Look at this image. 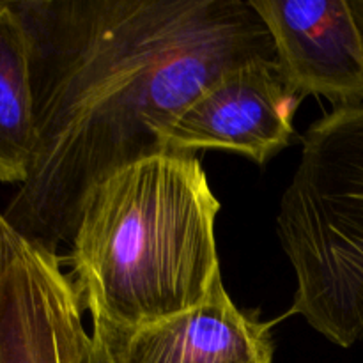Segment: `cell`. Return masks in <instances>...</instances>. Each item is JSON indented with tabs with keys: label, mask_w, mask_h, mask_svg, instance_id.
<instances>
[{
	"label": "cell",
	"mask_w": 363,
	"mask_h": 363,
	"mask_svg": "<svg viewBox=\"0 0 363 363\" xmlns=\"http://www.w3.org/2000/svg\"><path fill=\"white\" fill-rule=\"evenodd\" d=\"M34 142L28 35L14 4L0 2V183H25Z\"/></svg>",
	"instance_id": "8"
},
{
	"label": "cell",
	"mask_w": 363,
	"mask_h": 363,
	"mask_svg": "<svg viewBox=\"0 0 363 363\" xmlns=\"http://www.w3.org/2000/svg\"><path fill=\"white\" fill-rule=\"evenodd\" d=\"M82 296L59 255L0 215V363H91Z\"/></svg>",
	"instance_id": "4"
},
{
	"label": "cell",
	"mask_w": 363,
	"mask_h": 363,
	"mask_svg": "<svg viewBox=\"0 0 363 363\" xmlns=\"http://www.w3.org/2000/svg\"><path fill=\"white\" fill-rule=\"evenodd\" d=\"M218 211L197 152L137 160L92 188L69 243L92 319L137 330L204 305L223 284Z\"/></svg>",
	"instance_id": "2"
},
{
	"label": "cell",
	"mask_w": 363,
	"mask_h": 363,
	"mask_svg": "<svg viewBox=\"0 0 363 363\" xmlns=\"http://www.w3.org/2000/svg\"><path fill=\"white\" fill-rule=\"evenodd\" d=\"M277 234L296 277L291 314L339 347L363 339V105L307 128Z\"/></svg>",
	"instance_id": "3"
},
{
	"label": "cell",
	"mask_w": 363,
	"mask_h": 363,
	"mask_svg": "<svg viewBox=\"0 0 363 363\" xmlns=\"http://www.w3.org/2000/svg\"><path fill=\"white\" fill-rule=\"evenodd\" d=\"M35 142L0 215L59 255L94 186L163 152L160 135L204 89L275 59L250 0H23Z\"/></svg>",
	"instance_id": "1"
},
{
	"label": "cell",
	"mask_w": 363,
	"mask_h": 363,
	"mask_svg": "<svg viewBox=\"0 0 363 363\" xmlns=\"http://www.w3.org/2000/svg\"><path fill=\"white\" fill-rule=\"evenodd\" d=\"M92 360L91 363H113L108 344L99 326L92 325Z\"/></svg>",
	"instance_id": "9"
},
{
	"label": "cell",
	"mask_w": 363,
	"mask_h": 363,
	"mask_svg": "<svg viewBox=\"0 0 363 363\" xmlns=\"http://www.w3.org/2000/svg\"><path fill=\"white\" fill-rule=\"evenodd\" d=\"M300 103L279 77L275 59L252 60L204 89L160 142L163 151L227 149L262 165L291 144Z\"/></svg>",
	"instance_id": "5"
},
{
	"label": "cell",
	"mask_w": 363,
	"mask_h": 363,
	"mask_svg": "<svg viewBox=\"0 0 363 363\" xmlns=\"http://www.w3.org/2000/svg\"><path fill=\"white\" fill-rule=\"evenodd\" d=\"M92 325L105 335L113 363H273L275 357L268 323L238 308L223 284L195 311L155 325Z\"/></svg>",
	"instance_id": "7"
},
{
	"label": "cell",
	"mask_w": 363,
	"mask_h": 363,
	"mask_svg": "<svg viewBox=\"0 0 363 363\" xmlns=\"http://www.w3.org/2000/svg\"><path fill=\"white\" fill-rule=\"evenodd\" d=\"M272 35L279 77L293 94L363 105V43L350 0H250Z\"/></svg>",
	"instance_id": "6"
},
{
	"label": "cell",
	"mask_w": 363,
	"mask_h": 363,
	"mask_svg": "<svg viewBox=\"0 0 363 363\" xmlns=\"http://www.w3.org/2000/svg\"><path fill=\"white\" fill-rule=\"evenodd\" d=\"M351 13H353L354 21L358 25V30H360L362 43H363V0H350Z\"/></svg>",
	"instance_id": "10"
}]
</instances>
